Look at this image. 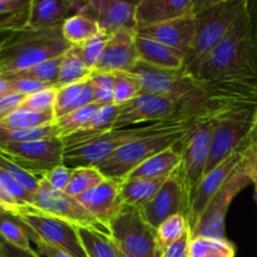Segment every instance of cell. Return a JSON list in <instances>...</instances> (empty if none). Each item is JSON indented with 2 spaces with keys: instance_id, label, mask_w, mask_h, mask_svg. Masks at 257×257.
<instances>
[{
  "instance_id": "74e56055",
  "label": "cell",
  "mask_w": 257,
  "mask_h": 257,
  "mask_svg": "<svg viewBox=\"0 0 257 257\" xmlns=\"http://www.w3.org/2000/svg\"><path fill=\"white\" fill-rule=\"evenodd\" d=\"M102 107L98 103H92V104L83 107L80 109L74 110V112L69 113V114L64 115L62 118H58L55 124H57L58 130H59V136L62 138L67 137V136L72 135V133L77 132L79 128H82L88 120L92 118V115L97 112L99 108Z\"/></svg>"
},
{
  "instance_id": "30bf717a",
  "label": "cell",
  "mask_w": 257,
  "mask_h": 257,
  "mask_svg": "<svg viewBox=\"0 0 257 257\" xmlns=\"http://www.w3.org/2000/svg\"><path fill=\"white\" fill-rule=\"evenodd\" d=\"M251 183L248 177L246 165L242 162L238 167L231 173L230 177L225 182L211 200L206 210L203 211L200 221L196 227L191 231V238L193 237H207V238H227L225 232V220L230 205L235 200L236 196L245 187Z\"/></svg>"
},
{
  "instance_id": "7dc6e473",
  "label": "cell",
  "mask_w": 257,
  "mask_h": 257,
  "mask_svg": "<svg viewBox=\"0 0 257 257\" xmlns=\"http://www.w3.org/2000/svg\"><path fill=\"white\" fill-rule=\"evenodd\" d=\"M191 242L190 231L186 232L181 238L176 240L175 242L170 243L167 247H165L161 252V257H187L188 247Z\"/></svg>"
},
{
  "instance_id": "6da1fadb",
  "label": "cell",
  "mask_w": 257,
  "mask_h": 257,
  "mask_svg": "<svg viewBox=\"0 0 257 257\" xmlns=\"http://www.w3.org/2000/svg\"><path fill=\"white\" fill-rule=\"evenodd\" d=\"M246 5L222 42L198 67L195 77L201 82L257 85V53Z\"/></svg>"
},
{
  "instance_id": "94428289",
  "label": "cell",
  "mask_w": 257,
  "mask_h": 257,
  "mask_svg": "<svg viewBox=\"0 0 257 257\" xmlns=\"http://www.w3.org/2000/svg\"><path fill=\"white\" fill-rule=\"evenodd\" d=\"M124 2L131 3V4H133V5H137L138 3H140V0H124Z\"/></svg>"
},
{
  "instance_id": "6125c7cd",
  "label": "cell",
  "mask_w": 257,
  "mask_h": 257,
  "mask_svg": "<svg viewBox=\"0 0 257 257\" xmlns=\"http://www.w3.org/2000/svg\"><path fill=\"white\" fill-rule=\"evenodd\" d=\"M0 2H7V3H13V2H20V0H0Z\"/></svg>"
},
{
  "instance_id": "4dcf8cb0",
  "label": "cell",
  "mask_w": 257,
  "mask_h": 257,
  "mask_svg": "<svg viewBox=\"0 0 257 257\" xmlns=\"http://www.w3.org/2000/svg\"><path fill=\"white\" fill-rule=\"evenodd\" d=\"M62 57H57V58H53V59L45 60V62L39 63V64L28 68V69L19 70V72L4 73V74H0V75H3V77L7 78V79L9 80L32 79V80H37V82L45 83V84L48 85L57 87L58 70H59Z\"/></svg>"
},
{
  "instance_id": "44dd1931",
  "label": "cell",
  "mask_w": 257,
  "mask_h": 257,
  "mask_svg": "<svg viewBox=\"0 0 257 257\" xmlns=\"http://www.w3.org/2000/svg\"><path fill=\"white\" fill-rule=\"evenodd\" d=\"M193 0H140L136 5L138 27L192 14Z\"/></svg>"
},
{
  "instance_id": "f546056e",
  "label": "cell",
  "mask_w": 257,
  "mask_h": 257,
  "mask_svg": "<svg viewBox=\"0 0 257 257\" xmlns=\"http://www.w3.org/2000/svg\"><path fill=\"white\" fill-rule=\"evenodd\" d=\"M236 247L227 238H191L187 257H235Z\"/></svg>"
},
{
  "instance_id": "f5cc1de1",
  "label": "cell",
  "mask_w": 257,
  "mask_h": 257,
  "mask_svg": "<svg viewBox=\"0 0 257 257\" xmlns=\"http://www.w3.org/2000/svg\"><path fill=\"white\" fill-rule=\"evenodd\" d=\"M247 13L250 18L251 32H252L253 43H255L256 53H257V0H247Z\"/></svg>"
},
{
  "instance_id": "bcb514c9",
  "label": "cell",
  "mask_w": 257,
  "mask_h": 257,
  "mask_svg": "<svg viewBox=\"0 0 257 257\" xmlns=\"http://www.w3.org/2000/svg\"><path fill=\"white\" fill-rule=\"evenodd\" d=\"M25 231H27L28 236H29V240L32 241V242H34V245L37 246V252L42 257H73L70 256L69 253L64 252V251L59 250V248L54 247V246L49 245V243H47L45 241H43L42 238H39L37 235H34L27 226H25Z\"/></svg>"
},
{
  "instance_id": "e0dca14e",
  "label": "cell",
  "mask_w": 257,
  "mask_h": 257,
  "mask_svg": "<svg viewBox=\"0 0 257 257\" xmlns=\"http://www.w3.org/2000/svg\"><path fill=\"white\" fill-rule=\"evenodd\" d=\"M136 32L141 37L155 39L178 50L186 58L195 39L196 19L195 15L188 14L155 24L141 25Z\"/></svg>"
},
{
  "instance_id": "7a4b0ae2",
  "label": "cell",
  "mask_w": 257,
  "mask_h": 257,
  "mask_svg": "<svg viewBox=\"0 0 257 257\" xmlns=\"http://www.w3.org/2000/svg\"><path fill=\"white\" fill-rule=\"evenodd\" d=\"M72 45L65 40L62 25L49 28H19L0 42V74L19 72L62 57Z\"/></svg>"
},
{
  "instance_id": "5b68a950",
  "label": "cell",
  "mask_w": 257,
  "mask_h": 257,
  "mask_svg": "<svg viewBox=\"0 0 257 257\" xmlns=\"http://www.w3.org/2000/svg\"><path fill=\"white\" fill-rule=\"evenodd\" d=\"M182 122L185 120L142 123V124L128 125V127L112 128L108 132L88 142L72 146V147H65L63 165L72 170L78 167H97L100 162H103L105 158L109 157L127 143L146 137V136L155 135Z\"/></svg>"
},
{
  "instance_id": "e575fe53",
  "label": "cell",
  "mask_w": 257,
  "mask_h": 257,
  "mask_svg": "<svg viewBox=\"0 0 257 257\" xmlns=\"http://www.w3.org/2000/svg\"><path fill=\"white\" fill-rule=\"evenodd\" d=\"M104 178V176L95 167L74 168L72 171V177H70L68 187L64 192L73 197H77V196L89 191L94 186L99 185Z\"/></svg>"
},
{
  "instance_id": "60d3db41",
  "label": "cell",
  "mask_w": 257,
  "mask_h": 257,
  "mask_svg": "<svg viewBox=\"0 0 257 257\" xmlns=\"http://www.w3.org/2000/svg\"><path fill=\"white\" fill-rule=\"evenodd\" d=\"M57 92V87H49L47 89L40 90V92L27 95L18 109H27L33 110V112H49V110H54Z\"/></svg>"
},
{
  "instance_id": "681fc988",
  "label": "cell",
  "mask_w": 257,
  "mask_h": 257,
  "mask_svg": "<svg viewBox=\"0 0 257 257\" xmlns=\"http://www.w3.org/2000/svg\"><path fill=\"white\" fill-rule=\"evenodd\" d=\"M0 243H2V250L5 257H42L33 248L18 247L3 238H0Z\"/></svg>"
},
{
  "instance_id": "603a6c76",
  "label": "cell",
  "mask_w": 257,
  "mask_h": 257,
  "mask_svg": "<svg viewBox=\"0 0 257 257\" xmlns=\"http://www.w3.org/2000/svg\"><path fill=\"white\" fill-rule=\"evenodd\" d=\"M94 102V89H93L90 77L74 84L58 88L55 97L54 114L55 118H62L74 110L92 104Z\"/></svg>"
},
{
  "instance_id": "484cf974",
  "label": "cell",
  "mask_w": 257,
  "mask_h": 257,
  "mask_svg": "<svg viewBox=\"0 0 257 257\" xmlns=\"http://www.w3.org/2000/svg\"><path fill=\"white\" fill-rule=\"evenodd\" d=\"M167 178H123L119 182V203L140 208L158 192Z\"/></svg>"
},
{
  "instance_id": "3957f363",
  "label": "cell",
  "mask_w": 257,
  "mask_h": 257,
  "mask_svg": "<svg viewBox=\"0 0 257 257\" xmlns=\"http://www.w3.org/2000/svg\"><path fill=\"white\" fill-rule=\"evenodd\" d=\"M247 0H228L196 13V34L183 69L195 75L198 67L227 35Z\"/></svg>"
},
{
  "instance_id": "be15d7a7",
  "label": "cell",
  "mask_w": 257,
  "mask_h": 257,
  "mask_svg": "<svg viewBox=\"0 0 257 257\" xmlns=\"http://www.w3.org/2000/svg\"><path fill=\"white\" fill-rule=\"evenodd\" d=\"M0 257H5L4 253H3V250H2V243H0Z\"/></svg>"
},
{
  "instance_id": "816d5d0a",
  "label": "cell",
  "mask_w": 257,
  "mask_h": 257,
  "mask_svg": "<svg viewBox=\"0 0 257 257\" xmlns=\"http://www.w3.org/2000/svg\"><path fill=\"white\" fill-rule=\"evenodd\" d=\"M241 152H242L243 162H245L246 168L257 175V151L248 142L247 146Z\"/></svg>"
},
{
  "instance_id": "f907efd6",
  "label": "cell",
  "mask_w": 257,
  "mask_h": 257,
  "mask_svg": "<svg viewBox=\"0 0 257 257\" xmlns=\"http://www.w3.org/2000/svg\"><path fill=\"white\" fill-rule=\"evenodd\" d=\"M0 207L4 208L5 211H9V212L12 213L17 212L19 208L23 207V206H20L19 202L10 195L9 191H8L2 183H0Z\"/></svg>"
},
{
  "instance_id": "9c48e42d",
  "label": "cell",
  "mask_w": 257,
  "mask_h": 257,
  "mask_svg": "<svg viewBox=\"0 0 257 257\" xmlns=\"http://www.w3.org/2000/svg\"><path fill=\"white\" fill-rule=\"evenodd\" d=\"M14 215L18 216L34 235L49 245L73 257H88L78 235L77 226L73 223L42 212L32 206L19 208Z\"/></svg>"
},
{
  "instance_id": "9a60e30c",
  "label": "cell",
  "mask_w": 257,
  "mask_h": 257,
  "mask_svg": "<svg viewBox=\"0 0 257 257\" xmlns=\"http://www.w3.org/2000/svg\"><path fill=\"white\" fill-rule=\"evenodd\" d=\"M241 162H242V152L233 153L227 160L223 161L221 165H218L215 170L203 176L197 190L195 191V193H193L190 200V208H188L187 213L190 232L196 227L203 211L206 210L211 200L215 197L216 193L221 190V187L225 185L231 173L238 167Z\"/></svg>"
},
{
  "instance_id": "4fadbf2b",
  "label": "cell",
  "mask_w": 257,
  "mask_h": 257,
  "mask_svg": "<svg viewBox=\"0 0 257 257\" xmlns=\"http://www.w3.org/2000/svg\"><path fill=\"white\" fill-rule=\"evenodd\" d=\"M182 120L175 102L161 95L141 93L124 104L118 105V115L114 128L142 123L175 122ZM187 122V120H185Z\"/></svg>"
},
{
  "instance_id": "ba28073f",
  "label": "cell",
  "mask_w": 257,
  "mask_h": 257,
  "mask_svg": "<svg viewBox=\"0 0 257 257\" xmlns=\"http://www.w3.org/2000/svg\"><path fill=\"white\" fill-rule=\"evenodd\" d=\"M216 119L217 117L196 123L190 133L177 145V150L181 155V163L173 173L182 183L188 201L205 176Z\"/></svg>"
},
{
  "instance_id": "d6986e66",
  "label": "cell",
  "mask_w": 257,
  "mask_h": 257,
  "mask_svg": "<svg viewBox=\"0 0 257 257\" xmlns=\"http://www.w3.org/2000/svg\"><path fill=\"white\" fill-rule=\"evenodd\" d=\"M119 180L105 177L99 185L77 196L83 207L108 228L110 218L119 208Z\"/></svg>"
},
{
  "instance_id": "f6af8a7d",
  "label": "cell",
  "mask_w": 257,
  "mask_h": 257,
  "mask_svg": "<svg viewBox=\"0 0 257 257\" xmlns=\"http://www.w3.org/2000/svg\"><path fill=\"white\" fill-rule=\"evenodd\" d=\"M9 82L10 84H12L13 93H18V94L23 95H30L33 94V93L40 92V90L53 87V85H48L45 84V83L37 82V80L32 79H13L9 80Z\"/></svg>"
},
{
  "instance_id": "8992f818",
  "label": "cell",
  "mask_w": 257,
  "mask_h": 257,
  "mask_svg": "<svg viewBox=\"0 0 257 257\" xmlns=\"http://www.w3.org/2000/svg\"><path fill=\"white\" fill-rule=\"evenodd\" d=\"M256 125L257 102L241 103L218 115L211 137L205 175L233 153L241 152L250 142Z\"/></svg>"
},
{
  "instance_id": "d590c367",
  "label": "cell",
  "mask_w": 257,
  "mask_h": 257,
  "mask_svg": "<svg viewBox=\"0 0 257 257\" xmlns=\"http://www.w3.org/2000/svg\"><path fill=\"white\" fill-rule=\"evenodd\" d=\"M188 231L190 228H188L187 218L182 213L172 216L163 223H161L156 228V240H157V245L161 252L163 248L182 237Z\"/></svg>"
},
{
  "instance_id": "680465c9",
  "label": "cell",
  "mask_w": 257,
  "mask_h": 257,
  "mask_svg": "<svg viewBox=\"0 0 257 257\" xmlns=\"http://www.w3.org/2000/svg\"><path fill=\"white\" fill-rule=\"evenodd\" d=\"M250 145L257 151V125H256L255 131H253L252 136H251V138H250Z\"/></svg>"
},
{
  "instance_id": "2e32d148",
  "label": "cell",
  "mask_w": 257,
  "mask_h": 257,
  "mask_svg": "<svg viewBox=\"0 0 257 257\" xmlns=\"http://www.w3.org/2000/svg\"><path fill=\"white\" fill-rule=\"evenodd\" d=\"M80 13L94 19L108 34L119 29L138 28L136 5L124 0H84Z\"/></svg>"
},
{
  "instance_id": "1f68e13d",
  "label": "cell",
  "mask_w": 257,
  "mask_h": 257,
  "mask_svg": "<svg viewBox=\"0 0 257 257\" xmlns=\"http://www.w3.org/2000/svg\"><path fill=\"white\" fill-rule=\"evenodd\" d=\"M54 137H60L55 123L38 128H5L0 125V145L30 142Z\"/></svg>"
},
{
  "instance_id": "e7e4bbea",
  "label": "cell",
  "mask_w": 257,
  "mask_h": 257,
  "mask_svg": "<svg viewBox=\"0 0 257 257\" xmlns=\"http://www.w3.org/2000/svg\"><path fill=\"white\" fill-rule=\"evenodd\" d=\"M0 210H4V208H2V207H0Z\"/></svg>"
},
{
  "instance_id": "277c9868",
  "label": "cell",
  "mask_w": 257,
  "mask_h": 257,
  "mask_svg": "<svg viewBox=\"0 0 257 257\" xmlns=\"http://www.w3.org/2000/svg\"><path fill=\"white\" fill-rule=\"evenodd\" d=\"M195 124L196 123L193 122L178 123L155 135L132 141L105 158L95 168L104 177L119 181L123 180L141 163L147 161L152 156L168 148L176 147L190 133Z\"/></svg>"
},
{
  "instance_id": "d6a6232c",
  "label": "cell",
  "mask_w": 257,
  "mask_h": 257,
  "mask_svg": "<svg viewBox=\"0 0 257 257\" xmlns=\"http://www.w3.org/2000/svg\"><path fill=\"white\" fill-rule=\"evenodd\" d=\"M57 122L54 110L49 112H33L27 109H17L0 122L5 128H38L54 124Z\"/></svg>"
},
{
  "instance_id": "91938a15",
  "label": "cell",
  "mask_w": 257,
  "mask_h": 257,
  "mask_svg": "<svg viewBox=\"0 0 257 257\" xmlns=\"http://www.w3.org/2000/svg\"><path fill=\"white\" fill-rule=\"evenodd\" d=\"M119 257H135V256L128 255V253H124V252H123V251L119 250Z\"/></svg>"
},
{
  "instance_id": "5bb4252c",
  "label": "cell",
  "mask_w": 257,
  "mask_h": 257,
  "mask_svg": "<svg viewBox=\"0 0 257 257\" xmlns=\"http://www.w3.org/2000/svg\"><path fill=\"white\" fill-rule=\"evenodd\" d=\"M188 207L190 201L187 193L177 176L172 173L158 192L138 210L146 222L156 230L161 223L178 213H182L187 218Z\"/></svg>"
},
{
  "instance_id": "6f0895ef",
  "label": "cell",
  "mask_w": 257,
  "mask_h": 257,
  "mask_svg": "<svg viewBox=\"0 0 257 257\" xmlns=\"http://www.w3.org/2000/svg\"><path fill=\"white\" fill-rule=\"evenodd\" d=\"M247 170V168H246ZM247 173H248V177H250L251 180V183L253 185V188H255V195H256V200H257V175L256 173L251 172V171L247 170Z\"/></svg>"
},
{
  "instance_id": "ee69618b",
  "label": "cell",
  "mask_w": 257,
  "mask_h": 257,
  "mask_svg": "<svg viewBox=\"0 0 257 257\" xmlns=\"http://www.w3.org/2000/svg\"><path fill=\"white\" fill-rule=\"evenodd\" d=\"M72 168L67 167V166L62 163V165H58L54 168H52L44 177L47 178L49 185L54 190L64 192L67 190L70 177H72Z\"/></svg>"
},
{
  "instance_id": "f1b7e54d",
  "label": "cell",
  "mask_w": 257,
  "mask_h": 257,
  "mask_svg": "<svg viewBox=\"0 0 257 257\" xmlns=\"http://www.w3.org/2000/svg\"><path fill=\"white\" fill-rule=\"evenodd\" d=\"M92 72L93 70L85 65V63L80 59L79 55L74 52V49L70 48L62 57L59 70H58L57 88L74 84V83H79L82 80L88 79L92 75Z\"/></svg>"
},
{
  "instance_id": "9f6ffc18",
  "label": "cell",
  "mask_w": 257,
  "mask_h": 257,
  "mask_svg": "<svg viewBox=\"0 0 257 257\" xmlns=\"http://www.w3.org/2000/svg\"><path fill=\"white\" fill-rule=\"evenodd\" d=\"M10 93H13L12 84H10V82L7 79V78L0 75V98L10 94Z\"/></svg>"
},
{
  "instance_id": "7bdbcfd3",
  "label": "cell",
  "mask_w": 257,
  "mask_h": 257,
  "mask_svg": "<svg viewBox=\"0 0 257 257\" xmlns=\"http://www.w3.org/2000/svg\"><path fill=\"white\" fill-rule=\"evenodd\" d=\"M28 17H29V9L0 14V34L2 33L8 34L13 30L25 27L28 24Z\"/></svg>"
},
{
  "instance_id": "b9f144b4",
  "label": "cell",
  "mask_w": 257,
  "mask_h": 257,
  "mask_svg": "<svg viewBox=\"0 0 257 257\" xmlns=\"http://www.w3.org/2000/svg\"><path fill=\"white\" fill-rule=\"evenodd\" d=\"M0 168L4 170L5 172L9 173V175H12L15 180L19 181V182L22 183L24 187H27L30 192L34 193L35 191H37L40 182L39 177L27 172V171L23 170L22 167H19V166L15 165L14 162L9 161L8 158L3 157V156H0Z\"/></svg>"
},
{
  "instance_id": "f35d334b",
  "label": "cell",
  "mask_w": 257,
  "mask_h": 257,
  "mask_svg": "<svg viewBox=\"0 0 257 257\" xmlns=\"http://www.w3.org/2000/svg\"><path fill=\"white\" fill-rule=\"evenodd\" d=\"M114 75V104L127 103L142 93V87L135 74L130 72H115Z\"/></svg>"
},
{
  "instance_id": "db71d44e",
  "label": "cell",
  "mask_w": 257,
  "mask_h": 257,
  "mask_svg": "<svg viewBox=\"0 0 257 257\" xmlns=\"http://www.w3.org/2000/svg\"><path fill=\"white\" fill-rule=\"evenodd\" d=\"M32 0H20V2H0V14L12 12H20V10H27L30 8Z\"/></svg>"
},
{
  "instance_id": "ac0fdd59",
  "label": "cell",
  "mask_w": 257,
  "mask_h": 257,
  "mask_svg": "<svg viewBox=\"0 0 257 257\" xmlns=\"http://www.w3.org/2000/svg\"><path fill=\"white\" fill-rule=\"evenodd\" d=\"M140 60L136 47V30L119 29L109 34L104 52L94 70L131 72Z\"/></svg>"
},
{
  "instance_id": "cb8c5ba5",
  "label": "cell",
  "mask_w": 257,
  "mask_h": 257,
  "mask_svg": "<svg viewBox=\"0 0 257 257\" xmlns=\"http://www.w3.org/2000/svg\"><path fill=\"white\" fill-rule=\"evenodd\" d=\"M117 115L118 105H102L82 128L63 138L65 147H72V146L88 142V141L110 131L112 128H114Z\"/></svg>"
},
{
  "instance_id": "11a10c76",
  "label": "cell",
  "mask_w": 257,
  "mask_h": 257,
  "mask_svg": "<svg viewBox=\"0 0 257 257\" xmlns=\"http://www.w3.org/2000/svg\"><path fill=\"white\" fill-rule=\"evenodd\" d=\"M222 2H228V0H193L192 14L195 15L196 13L201 12V10L205 9V8L218 4V3H222Z\"/></svg>"
},
{
  "instance_id": "7c38bea8",
  "label": "cell",
  "mask_w": 257,
  "mask_h": 257,
  "mask_svg": "<svg viewBox=\"0 0 257 257\" xmlns=\"http://www.w3.org/2000/svg\"><path fill=\"white\" fill-rule=\"evenodd\" d=\"M32 207L68 221L74 226L92 227L109 233V230L102 225L94 216L88 212L82 203L68 193L57 191L49 185L47 178H40L39 186L34 192Z\"/></svg>"
},
{
  "instance_id": "ab89813d",
  "label": "cell",
  "mask_w": 257,
  "mask_h": 257,
  "mask_svg": "<svg viewBox=\"0 0 257 257\" xmlns=\"http://www.w3.org/2000/svg\"><path fill=\"white\" fill-rule=\"evenodd\" d=\"M94 102L100 105L114 104V75L113 73L93 70L90 75Z\"/></svg>"
},
{
  "instance_id": "c3c4849f",
  "label": "cell",
  "mask_w": 257,
  "mask_h": 257,
  "mask_svg": "<svg viewBox=\"0 0 257 257\" xmlns=\"http://www.w3.org/2000/svg\"><path fill=\"white\" fill-rule=\"evenodd\" d=\"M27 95L18 94V93H10L5 97L0 98V122L12 114L14 110H17L20 107L23 100L25 99Z\"/></svg>"
},
{
  "instance_id": "8d00e7d4",
  "label": "cell",
  "mask_w": 257,
  "mask_h": 257,
  "mask_svg": "<svg viewBox=\"0 0 257 257\" xmlns=\"http://www.w3.org/2000/svg\"><path fill=\"white\" fill-rule=\"evenodd\" d=\"M108 38H109V34L104 30H100L97 35L90 38L89 40L79 45H73L72 48L79 55L80 59L85 63V65L89 69L94 70L102 58L103 52H104Z\"/></svg>"
},
{
  "instance_id": "ffe728a7",
  "label": "cell",
  "mask_w": 257,
  "mask_h": 257,
  "mask_svg": "<svg viewBox=\"0 0 257 257\" xmlns=\"http://www.w3.org/2000/svg\"><path fill=\"white\" fill-rule=\"evenodd\" d=\"M78 0H32L28 27L49 28L62 25L72 15L82 12Z\"/></svg>"
},
{
  "instance_id": "52a82bcc",
  "label": "cell",
  "mask_w": 257,
  "mask_h": 257,
  "mask_svg": "<svg viewBox=\"0 0 257 257\" xmlns=\"http://www.w3.org/2000/svg\"><path fill=\"white\" fill-rule=\"evenodd\" d=\"M108 230L124 253L135 257H161L156 230L146 222L138 207L120 205L110 218Z\"/></svg>"
},
{
  "instance_id": "7402d4cb",
  "label": "cell",
  "mask_w": 257,
  "mask_h": 257,
  "mask_svg": "<svg viewBox=\"0 0 257 257\" xmlns=\"http://www.w3.org/2000/svg\"><path fill=\"white\" fill-rule=\"evenodd\" d=\"M136 47L141 62L147 63L152 67L177 70L182 69L185 65V55L182 53L155 39L141 37L137 32H136Z\"/></svg>"
},
{
  "instance_id": "d4e9b609",
  "label": "cell",
  "mask_w": 257,
  "mask_h": 257,
  "mask_svg": "<svg viewBox=\"0 0 257 257\" xmlns=\"http://www.w3.org/2000/svg\"><path fill=\"white\" fill-rule=\"evenodd\" d=\"M180 163L181 155L176 146L148 158L137 168H135L125 178H143V180L167 178L177 170Z\"/></svg>"
},
{
  "instance_id": "8fae6325",
  "label": "cell",
  "mask_w": 257,
  "mask_h": 257,
  "mask_svg": "<svg viewBox=\"0 0 257 257\" xmlns=\"http://www.w3.org/2000/svg\"><path fill=\"white\" fill-rule=\"evenodd\" d=\"M64 151L62 137L0 145V156L39 178L44 177L55 166L62 165Z\"/></svg>"
},
{
  "instance_id": "836d02e7",
  "label": "cell",
  "mask_w": 257,
  "mask_h": 257,
  "mask_svg": "<svg viewBox=\"0 0 257 257\" xmlns=\"http://www.w3.org/2000/svg\"><path fill=\"white\" fill-rule=\"evenodd\" d=\"M0 238L22 248H32L24 223L9 211L0 210Z\"/></svg>"
},
{
  "instance_id": "83f0119b",
  "label": "cell",
  "mask_w": 257,
  "mask_h": 257,
  "mask_svg": "<svg viewBox=\"0 0 257 257\" xmlns=\"http://www.w3.org/2000/svg\"><path fill=\"white\" fill-rule=\"evenodd\" d=\"M98 23L87 14L78 13L68 18L62 24V32L70 45H79L100 32Z\"/></svg>"
},
{
  "instance_id": "4316f807",
  "label": "cell",
  "mask_w": 257,
  "mask_h": 257,
  "mask_svg": "<svg viewBox=\"0 0 257 257\" xmlns=\"http://www.w3.org/2000/svg\"><path fill=\"white\" fill-rule=\"evenodd\" d=\"M77 230L88 257H119V248L109 233L82 226Z\"/></svg>"
}]
</instances>
